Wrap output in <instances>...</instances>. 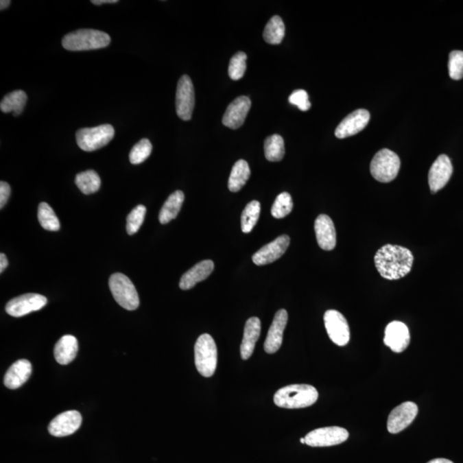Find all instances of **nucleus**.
<instances>
[{
  "mask_svg": "<svg viewBox=\"0 0 463 463\" xmlns=\"http://www.w3.org/2000/svg\"><path fill=\"white\" fill-rule=\"evenodd\" d=\"M374 262L380 276L386 280H399L412 270L414 256L403 246L388 245L377 250Z\"/></svg>",
  "mask_w": 463,
  "mask_h": 463,
  "instance_id": "obj_1",
  "label": "nucleus"
},
{
  "mask_svg": "<svg viewBox=\"0 0 463 463\" xmlns=\"http://www.w3.org/2000/svg\"><path fill=\"white\" fill-rule=\"evenodd\" d=\"M318 398L317 389L310 384H291L276 391L274 403L279 407L297 409L311 406Z\"/></svg>",
  "mask_w": 463,
  "mask_h": 463,
  "instance_id": "obj_2",
  "label": "nucleus"
},
{
  "mask_svg": "<svg viewBox=\"0 0 463 463\" xmlns=\"http://www.w3.org/2000/svg\"><path fill=\"white\" fill-rule=\"evenodd\" d=\"M111 43L109 34L95 29H79L67 34L62 40L64 49L72 51L99 49Z\"/></svg>",
  "mask_w": 463,
  "mask_h": 463,
  "instance_id": "obj_3",
  "label": "nucleus"
},
{
  "mask_svg": "<svg viewBox=\"0 0 463 463\" xmlns=\"http://www.w3.org/2000/svg\"><path fill=\"white\" fill-rule=\"evenodd\" d=\"M195 365L202 377L214 375L217 366V348L212 336L202 334L199 336L195 348Z\"/></svg>",
  "mask_w": 463,
  "mask_h": 463,
  "instance_id": "obj_4",
  "label": "nucleus"
},
{
  "mask_svg": "<svg viewBox=\"0 0 463 463\" xmlns=\"http://www.w3.org/2000/svg\"><path fill=\"white\" fill-rule=\"evenodd\" d=\"M401 167L399 156L392 150H381L374 156L370 170L376 180L389 183L396 178Z\"/></svg>",
  "mask_w": 463,
  "mask_h": 463,
  "instance_id": "obj_5",
  "label": "nucleus"
},
{
  "mask_svg": "<svg viewBox=\"0 0 463 463\" xmlns=\"http://www.w3.org/2000/svg\"><path fill=\"white\" fill-rule=\"evenodd\" d=\"M109 287L113 298L120 307L128 311L139 308L140 300L139 294L132 281L125 274L115 273L109 279Z\"/></svg>",
  "mask_w": 463,
  "mask_h": 463,
  "instance_id": "obj_6",
  "label": "nucleus"
},
{
  "mask_svg": "<svg viewBox=\"0 0 463 463\" xmlns=\"http://www.w3.org/2000/svg\"><path fill=\"white\" fill-rule=\"evenodd\" d=\"M115 130L111 125H102L93 128L78 130L75 139L81 150L92 152L111 142L115 137Z\"/></svg>",
  "mask_w": 463,
  "mask_h": 463,
  "instance_id": "obj_7",
  "label": "nucleus"
},
{
  "mask_svg": "<svg viewBox=\"0 0 463 463\" xmlns=\"http://www.w3.org/2000/svg\"><path fill=\"white\" fill-rule=\"evenodd\" d=\"M348 431L340 427L316 429L305 436V444L311 447H329L342 444L348 440Z\"/></svg>",
  "mask_w": 463,
  "mask_h": 463,
  "instance_id": "obj_8",
  "label": "nucleus"
},
{
  "mask_svg": "<svg viewBox=\"0 0 463 463\" xmlns=\"http://www.w3.org/2000/svg\"><path fill=\"white\" fill-rule=\"evenodd\" d=\"M47 303V298L38 294H26L10 300L6 304L5 311L12 317L21 318L23 316L43 309Z\"/></svg>",
  "mask_w": 463,
  "mask_h": 463,
  "instance_id": "obj_9",
  "label": "nucleus"
},
{
  "mask_svg": "<svg viewBox=\"0 0 463 463\" xmlns=\"http://www.w3.org/2000/svg\"><path fill=\"white\" fill-rule=\"evenodd\" d=\"M324 320L326 331L331 341L340 346L348 344L350 329L344 316L337 311L329 310L325 312Z\"/></svg>",
  "mask_w": 463,
  "mask_h": 463,
  "instance_id": "obj_10",
  "label": "nucleus"
},
{
  "mask_svg": "<svg viewBox=\"0 0 463 463\" xmlns=\"http://www.w3.org/2000/svg\"><path fill=\"white\" fill-rule=\"evenodd\" d=\"M195 106L193 84L189 75H184L178 82L176 91V112L181 119L187 121L191 119Z\"/></svg>",
  "mask_w": 463,
  "mask_h": 463,
  "instance_id": "obj_11",
  "label": "nucleus"
},
{
  "mask_svg": "<svg viewBox=\"0 0 463 463\" xmlns=\"http://www.w3.org/2000/svg\"><path fill=\"white\" fill-rule=\"evenodd\" d=\"M418 412L417 405L411 401H406L394 407L388 418V431L392 434H399L413 423Z\"/></svg>",
  "mask_w": 463,
  "mask_h": 463,
  "instance_id": "obj_12",
  "label": "nucleus"
},
{
  "mask_svg": "<svg viewBox=\"0 0 463 463\" xmlns=\"http://www.w3.org/2000/svg\"><path fill=\"white\" fill-rule=\"evenodd\" d=\"M82 415L78 411L70 410L57 415L48 425V431L54 437H67L81 427Z\"/></svg>",
  "mask_w": 463,
  "mask_h": 463,
  "instance_id": "obj_13",
  "label": "nucleus"
},
{
  "mask_svg": "<svg viewBox=\"0 0 463 463\" xmlns=\"http://www.w3.org/2000/svg\"><path fill=\"white\" fill-rule=\"evenodd\" d=\"M453 167L451 159L446 154H441L434 161L429 171L428 182L431 193L444 188L451 180Z\"/></svg>",
  "mask_w": 463,
  "mask_h": 463,
  "instance_id": "obj_14",
  "label": "nucleus"
},
{
  "mask_svg": "<svg viewBox=\"0 0 463 463\" xmlns=\"http://www.w3.org/2000/svg\"><path fill=\"white\" fill-rule=\"evenodd\" d=\"M290 244L289 236L281 235L278 237L274 241L268 244L254 254L253 263L256 265H267L279 259L286 252Z\"/></svg>",
  "mask_w": 463,
  "mask_h": 463,
  "instance_id": "obj_15",
  "label": "nucleus"
},
{
  "mask_svg": "<svg viewBox=\"0 0 463 463\" xmlns=\"http://www.w3.org/2000/svg\"><path fill=\"white\" fill-rule=\"evenodd\" d=\"M370 118V112L367 110H355L340 123L335 132V136L342 139L356 135L366 128Z\"/></svg>",
  "mask_w": 463,
  "mask_h": 463,
  "instance_id": "obj_16",
  "label": "nucleus"
},
{
  "mask_svg": "<svg viewBox=\"0 0 463 463\" xmlns=\"http://www.w3.org/2000/svg\"><path fill=\"white\" fill-rule=\"evenodd\" d=\"M383 342L394 353L403 352L410 343L409 329L403 322H391L385 329Z\"/></svg>",
  "mask_w": 463,
  "mask_h": 463,
  "instance_id": "obj_17",
  "label": "nucleus"
},
{
  "mask_svg": "<svg viewBox=\"0 0 463 463\" xmlns=\"http://www.w3.org/2000/svg\"><path fill=\"white\" fill-rule=\"evenodd\" d=\"M252 102L247 96H239L230 103L222 118V123L230 129H238L245 122Z\"/></svg>",
  "mask_w": 463,
  "mask_h": 463,
  "instance_id": "obj_18",
  "label": "nucleus"
},
{
  "mask_svg": "<svg viewBox=\"0 0 463 463\" xmlns=\"http://www.w3.org/2000/svg\"><path fill=\"white\" fill-rule=\"evenodd\" d=\"M287 312L284 309L278 311L274 315L272 324L268 331L265 342H264V350L267 353L272 355L280 349L283 344V333L287 326Z\"/></svg>",
  "mask_w": 463,
  "mask_h": 463,
  "instance_id": "obj_19",
  "label": "nucleus"
},
{
  "mask_svg": "<svg viewBox=\"0 0 463 463\" xmlns=\"http://www.w3.org/2000/svg\"><path fill=\"white\" fill-rule=\"evenodd\" d=\"M315 233L320 248L332 250L336 246V233L332 219L329 216L320 215L315 221Z\"/></svg>",
  "mask_w": 463,
  "mask_h": 463,
  "instance_id": "obj_20",
  "label": "nucleus"
},
{
  "mask_svg": "<svg viewBox=\"0 0 463 463\" xmlns=\"http://www.w3.org/2000/svg\"><path fill=\"white\" fill-rule=\"evenodd\" d=\"M31 373H32V366L29 360H17L7 370L3 383L10 390L19 389L29 380Z\"/></svg>",
  "mask_w": 463,
  "mask_h": 463,
  "instance_id": "obj_21",
  "label": "nucleus"
},
{
  "mask_svg": "<svg viewBox=\"0 0 463 463\" xmlns=\"http://www.w3.org/2000/svg\"><path fill=\"white\" fill-rule=\"evenodd\" d=\"M215 264L211 260H204L195 264L187 272L182 276L180 287L182 290H189L198 283L207 279L214 270Z\"/></svg>",
  "mask_w": 463,
  "mask_h": 463,
  "instance_id": "obj_22",
  "label": "nucleus"
},
{
  "mask_svg": "<svg viewBox=\"0 0 463 463\" xmlns=\"http://www.w3.org/2000/svg\"><path fill=\"white\" fill-rule=\"evenodd\" d=\"M260 332V319L256 317L249 318L244 329L243 340L240 345V355L244 360L248 359L252 355Z\"/></svg>",
  "mask_w": 463,
  "mask_h": 463,
  "instance_id": "obj_23",
  "label": "nucleus"
},
{
  "mask_svg": "<svg viewBox=\"0 0 463 463\" xmlns=\"http://www.w3.org/2000/svg\"><path fill=\"white\" fill-rule=\"evenodd\" d=\"M78 352V342L73 335H65L58 340L54 346L55 359L60 365L73 361Z\"/></svg>",
  "mask_w": 463,
  "mask_h": 463,
  "instance_id": "obj_24",
  "label": "nucleus"
},
{
  "mask_svg": "<svg viewBox=\"0 0 463 463\" xmlns=\"http://www.w3.org/2000/svg\"><path fill=\"white\" fill-rule=\"evenodd\" d=\"M184 200L185 194L181 191H174L173 194L168 197L160 211L159 221L161 224H167L171 219L177 217L178 212L180 211L182 205H183Z\"/></svg>",
  "mask_w": 463,
  "mask_h": 463,
  "instance_id": "obj_25",
  "label": "nucleus"
},
{
  "mask_svg": "<svg viewBox=\"0 0 463 463\" xmlns=\"http://www.w3.org/2000/svg\"><path fill=\"white\" fill-rule=\"evenodd\" d=\"M250 176V170L248 163L245 160L236 161L233 165L228 180V189L233 192L241 190L244 185Z\"/></svg>",
  "mask_w": 463,
  "mask_h": 463,
  "instance_id": "obj_26",
  "label": "nucleus"
},
{
  "mask_svg": "<svg viewBox=\"0 0 463 463\" xmlns=\"http://www.w3.org/2000/svg\"><path fill=\"white\" fill-rule=\"evenodd\" d=\"M27 96L23 91H15L9 93L0 103V109L5 113L13 112L14 116L22 113L26 105Z\"/></svg>",
  "mask_w": 463,
  "mask_h": 463,
  "instance_id": "obj_27",
  "label": "nucleus"
},
{
  "mask_svg": "<svg viewBox=\"0 0 463 463\" xmlns=\"http://www.w3.org/2000/svg\"><path fill=\"white\" fill-rule=\"evenodd\" d=\"M75 183L82 193L91 195L99 191L102 181L96 171L88 170L78 174L75 176Z\"/></svg>",
  "mask_w": 463,
  "mask_h": 463,
  "instance_id": "obj_28",
  "label": "nucleus"
},
{
  "mask_svg": "<svg viewBox=\"0 0 463 463\" xmlns=\"http://www.w3.org/2000/svg\"><path fill=\"white\" fill-rule=\"evenodd\" d=\"M285 36V25L279 16L271 17L263 31V39L267 43L278 45Z\"/></svg>",
  "mask_w": 463,
  "mask_h": 463,
  "instance_id": "obj_29",
  "label": "nucleus"
},
{
  "mask_svg": "<svg viewBox=\"0 0 463 463\" xmlns=\"http://www.w3.org/2000/svg\"><path fill=\"white\" fill-rule=\"evenodd\" d=\"M264 154L268 161H280L283 159L285 145L283 136L274 134L264 141Z\"/></svg>",
  "mask_w": 463,
  "mask_h": 463,
  "instance_id": "obj_30",
  "label": "nucleus"
},
{
  "mask_svg": "<svg viewBox=\"0 0 463 463\" xmlns=\"http://www.w3.org/2000/svg\"><path fill=\"white\" fill-rule=\"evenodd\" d=\"M38 219L40 226L47 231L56 232L60 229V223L56 214L47 202H40L38 207Z\"/></svg>",
  "mask_w": 463,
  "mask_h": 463,
  "instance_id": "obj_31",
  "label": "nucleus"
},
{
  "mask_svg": "<svg viewBox=\"0 0 463 463\" xmlns=\"http://www.w3.org/2000/svg\"><path fill=\"white\" fill-rule=\"evenodd\" d=\"M261 206L260 202L252 201L246 205L241 215V229L242 232L249 233L252 231L254 226L259 221L260 215Z\"/></svg>",
  "mask_w": 463,
  "mask_h": 463,
  "instance_id": "obj_32",
  "label": "nucleus"
},
{
  "mask_svg": "<svg viewBox=\"0 0 463 463\" xmlns=\"http://www.w3.org/2000/svg\"><path fill=\"white\" fill-rule=\"evenodd\" d=\"M293 208L294 202L290 194L287 192H283V193L277 195L276 201L271 208V215L276 219L284 218L290 214Z\"/></svg>",
  "mask_w": 463,
  "mask_h": 463,
  "instance_id": "obj_33",
  "label": "nucleus"
},
{
  "mask_svg": "<svg viewBox=\"0 0 463 463\" xmlns=\"http://www.w3.org/2000/svg\"><path fill=\"white\" fill-rule=\"evenodd\" d=\"M146 207L142 204L137 205L130 211L126 219V230L129 235H135L143 225L146 215Z\"/></svg>",
  "mask_w": 463,
  "mask_h": 463,
  "instance_id": "obj_34",
  "label": "nucleus"
},
{
  "mask_svg": "<svg viewBox=\"0 0 463 463\" xmlns=\"http://www.w3.org/2000/svg\"><path fill=\"white\" fill-rule=\"evenodd\" d=\"M152 152V144L146 139L140 140L130 150L129 159L130 163L137 165L143 163Z\"/></svg>",
  "mask_w": 463,
  "mask_h": 463,
  "instance_id": "obj_35",
  "label": "nucleus"
},
{
  "mask_svg": "<svg viewBox=\"0 0 463 463\" xmlns=\"http://www.w3.org/2000/svg\"><path fill=\"white\" fill-rule=\"evenodd\" d=\"M246 54L243 51H238L233 55L230 60L228 75L233 80H239L245 75L246 71Z\"/></svg>",
  "mask_w": 463,
  "mask_h": 463,
  "instance_id": "obj_36",
  "label": "nucleus"
},
{
  "mask_svg": "<svg viewBox=\"0 0 463 463\" xmlns=\"http://www.w3.org/2000/svg\"><path fill=\"white\" fill-rule=\"evenodd\" d=\"M449 74L454 80H461L463 78V51H452L449 56Z\"/></svg>",
  "mask_w": 463,
  "mask_h": 463,
  "instance_id": "obj_37",
  "label": "nucleus"
},
{
  "mask_svg": "<svg viewBox=\"0 0 463 463\" xmlns=\"http://www.w3.org/2000/svg\"><path fill=\"white\" fill-rule=\"evenodd\" d=\"M288 101L291 104L297 106L301 111H308L311 108V102H309L307 92L303 89H298L292 93Z\"/></svg>",
  "mask_w": 463,
  "mask_h": 463,
  "instance_id": "obj_38",
  "label": "nucleus"
},
{
  "mask_svg": "<svg viewBox=\"0 0 463 463\" xmlns=\"http://www.w3.org/2000/svg\"><path fill=\"white\" fill-rule=\"evenodd\" d=\"M10 187L5 181L0 182V208L3 209L9 200Z\"/></svg>",
  "mask_w": 463,
  "mask_h": 463,
  "instance_id": "obj_39",
  "label": "nucleus"
},
{
  "mask_svg": "<svg viewBox=\"0 0 463 463\" xmlns=\"http://www.w3.org/2000/svg\"><path fill=\"white\" fill-rule=\"evenodd\" d=\"M7 266H8V259H7L5 254L1 253L0 254V273L2 274Z\"/></svg>",
  "mask_w": 463,
  "mask_h": 463,
  "instance_id": "obj_40",
  "label": "nucleus"
},
{
  "mask_svg": "<svg viewBox=\"0 0 463 463\" xmlns=\"http://www.w3.org/2000/svg\"><path fill=\"white\" fill-rule=\"evenodd\" d=\"M91 3L96 5H103V3H118V0H92Z\"/></svg>",
  "mask_w": 463,
  "mask_h": 463,
  "instance_id": "obj_41",
  "label": "nucleus"
},
{
  "mask_svg": "<svg viewBox=\"0 0 463 463\" xmlns=\"http://www.w3.org/2000/svg\"><path fill=\"white\" fill-rule=\"evenodd\" d=\"M427 463H454V462L449 461V460L445 458H436L434 460H431V461L428 462Z\"/></svg>",
  "mask_w": 463,
  "mask_h": 463,
  "instance_id": "obj_42",
  "label": "nucleus"
},
{
  "mask_svg": "<svg viewBox=\"0 0 463 463\" xmlns=\"http://www.w3.org/2000/svg\"><path fill=\"white\" fill-rule=\"evenodd\" d=\"M10 3L12 2H10V0H1V1H0V9L3 10H5L6 8H8V7L10 5Z\"/></svg>",
  "mask_w": 463,
  "mask_h": 463,
  "instance_id": "obj_43",
  "label": "nucleus"
},
{
  "mask_svg": "<svg viewBox=\"0 0 463 463\" xmlns=\"http://www.w3.org/2000/svg\"><path fill=\"white\" fill-rule=\"evenodd\" d=\"M300 442L301 444H305V438H300Z\"/></svg>",
  "mask_w": 463,
  "mask_h": 463,
  "instance_id": "obj_44",
  "label": "nucleus"
}]
</instances>
